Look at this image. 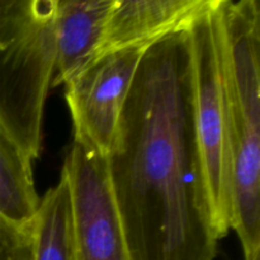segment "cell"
<instances>
[{"label":"cell","instance_id":"obj_1","mask_svg":"<svg viewBox=\"0 0 260 260\" xmlns=\"http://www.w3.org/2000/svg\"><path fill=\"white\" fill-rule=\"evenodd\" d=\"M107 164L132 260H213L185 28L145 50Z\"/></svg>","mask_w":260,"mask_h":260},{"label":"cell","instance_id":"obj_2","mask_svg":"<svg viewBox=\"0 0 260 260\" xmlns=\"http://www.w3.org/2000/svg\"><path fill=\"white\" fill-rule=\"evenodd\" d=\"M230 107L234 218L245 260L260 253V15L258 0H228L221 18Z\"/></svg>","mask_w":260,"mask_h":260},{"label":"cell","instance_id":"obj_3","mask_svg":"<svg viewBox=\"0 0 260 260\" xmlns=\"http://www.w3.org/2000/svg\"><path fill=\"white\" fill-rule=\"evenodd\" d=\"M225 2L212 4L184 27L192 55L196 139L211 221L218 240L228 235L234 218L230 107L221 38Z\"/></svg>","mask_w":260,"mask_h":260},{"label":"cell","instance_id":"obj_4","mask_svg":"<svg viewBox=\"0 0 260 260\" xmlns=\"http://www.w3.org/2000/svg\"><path fill=\"white\" fill-rule=\"evenodd\" d=\"M62 172L70 189L74 260H132L107 156L74 139Z\"/></svg>","mask_w":260,"mask_h":260},{"label":"cell","instance_id":"obj_5","mask_svg":"<svg viewBox=\"0 0 260 260\" xmlns=\"http://www.w3.org/2000/svg\"><path fill=\"white\" fill-rule=\"evenodd\" d=\"M147 47L119 48L96 56L65 84L74 139L104 156L113 146L127 96Z\"/></svg>","mask_w":260,"mask_h":260},{"label":"cell","instance_id":"obj_6","mask_svg":"<svg viewBox=\"0 0 260 260\" xmlns=\"http://www.w3.org/2000/svg\"><path fill=\"white\" fill-rule=\"evenodd\" d=\"M217 2L220 0H116L96 56L119 48L147 47L183 29Z\"/></svg>","mask_w":260,"mask_h":260},{"label":"cell","instance_id":"obj_7","mask_svg":"<svg viewBox=\"0 0 260 260\" xmlns=\"http://www.w3.org/2000/svg\"><path fill=\"white\" fill-rule=\"evenodd\" d=\"M52 19L57 60L51 86L65 85L95 58L116 0H33Z\"/></svg>","mask_w":260,"mask_h":260},{"label":"cell","instance_id":"obj_8","mask_svg":"<svg viewBox=\"0 0 260 260\" xmlns=\"http://www.w3.org/2000/svg\"><path fill=\"white\" fill-rule=\"evenodd\" d=\"M38 205L32 161L0 124V216L18 228L32 230Z\"/></svg>","mask_w":260,"mask_h":260},{"label":"cell","instance_id":"obj_9","mask_svg":"<svg viewBox=\"0 0 260 260\" xmlns=\"http://www.w3.org/2000/svg\"><path fill=\"white\" fill-rule=\"evenodd\" d=\"M32 260H74L70 189L62 170L57 184L40 200L33 221Z\"/></svg>","mask_w":260,"mask_h":260},{"label":"cell","instance_id":"obj_10","mask_svg":"<svg viewBox=\"0 0 260 260\" xmlns=\"http://www.w3.org/2000/svg\"><path fill=\"white\" fill-rule=\"evenodd\" d=\"M33 229L24 230L0 216V260H32Z\"/></svg>","mask_w":260,"mask_h":260},{"label":"cell","instance_id":"obj_11","mask_svg":"<svg viewBox=\"0 0 260 260\" xmlns=\"http://www.w3.org/2000/svg\"><path fill=\"white\" fill-rule=\"evenodd\" d=\"M27 0H0V45L23 14Z\"/></svg>","mask_w":260,"mask_h":260}]
</instances>
